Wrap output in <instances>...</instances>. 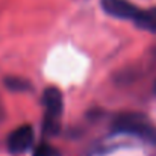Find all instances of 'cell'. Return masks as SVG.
Segmentation results:
<instances>
[{
  "instance_id": "5b68a950",
  "label": "cell",
  "mask_w": 156,
  "mask_h": 156,
  "mask_svg": "<svg viewBox=\"0 0 156 156\" xmlns=\"http://www.w3.org/2000/svg\"><path fill=\"white\" fill-rule=\"evenodd\" d=\"M133 23H135L140 29L149 30V32L155 34L156 32V8L141 9Z\"/></svg>"
},
{
  "instance_id": "52a82bcc",
  "label": "cell",
  "mask_w": 156,
  "mask_h": 156,
  "mask_svg": "<svg viewBox=\"0 0 156 156\" xmlns=\"http://www.w3.org/2000/svg\"><path fill=\"white\" fill-rule=\"evenodd\" d=\"M34 156H61L59 155V150L56 147H53L47 143H41L35 147L34 150Z\"/></svg>"
},
{
  "instance_id": "6da1fadb",
  "label": "cell",
  "mask_w": 156,
  "mask_h": 156,
  "mask_svg": "<svg viewBox=\"0 0 156 156\" xmlns=\"http://www.w3.org/2000/svg\"><path fill=\"white\" fill-rule=\"evenodd\" d=\"M114 133L130 135L143 140L147 144L156 146V126L140 112H121L117 114L111 126Z\"/></svg>"
},
{
  "instance_id": "3957f363",
  "label": "cell",
  "mask_w": 156,
  "mask_h": 156,
  "mask_svg": "<svg viewBox=\"0 0 156 156\" xmlns=\"http://www.w3.org/2000/svg\"><path fill=\"white\" fill-rule=\"evenodd\" d=\"M34 138H35V133H34L32 126L23 124V126H20V127H17L11 132L6 144H8V149H9L11 153L18 155V153L27 152L32 147Z\"/></svg>"
},
{
  "instance_id": "ba28073f",
  "label": "cell",
  "mask_w": 156,
  "mask_h": 156,
  "mask_svg": "<svg viewBox=\"0 0 156 156\" xmlns=\"http://www.w3.org/2000/svg\"><path fill=\"white\" fill-rule=\"evenodd\" d=\"M5 120V108H3V103H2V100H0V123Z\"/></svg>"
},
{
  "instance_id": "9c48e42d",
  "label": "cell",
  "mask_w": 156,
  "mask_h": 156,
  "mask_svg": "<svg viewBox=\"0 0 156 156\" xmlns=\"http://www.w3.org/2000/svg\"><path fill=\"white\" fill-rule=\"evenodd\" d=\"M153 93L156 94V82H155V87H153Z\"/></svg>"
},
{
  "instance_id": "7a4b0ae2",
  "label": "cell",
  "mask_w": 156,
  "mask_h": 156,
  "mask_svg": "<svg viewBox=\"0 0 156 156\" xmlns=\"http://www.w3.org/2000/svg\"><path fill=\"white\" fill-rule=\"evenodd\" d=\"M43 106L46 109L43 132L46 135H58L61 130V115L64 111L62 93L56 87H49L43 93Z\"/></svg>"
},
{
  "instance_id": "277c9868",
  "label": "cell",
  "mask_w": 156,
  "mask_h": 156,
  "mask_svg": "<svg viewBox=\"0 0 156 156\" xmlns=\"http://www.w3.org/2000/svg\"><path fill=\"white\" fill-rule=\"evenodd\" d=\"M100 5L108 15L118 18V20L135 21V18L138 17V14L141 11L138 6H135L129 0H100Z\"/></svg>"
},
{
  "instance_id": "8992f818",
  "label": "cell",
  "mask_w": 156,
  "mask_h": 156,
  "mask_svg": "<svg viewBox=\"0 0 156 156\" xmlns=\"http://www.w3.org/2000/svg\"><path fill=\"white\" fill-rule=\"evenodd\" d=\"M3 83L12 93H26V91H30L34 88L27 79L20 77V76H8L3 79Z\"/></svg>"
}]
</instances>
